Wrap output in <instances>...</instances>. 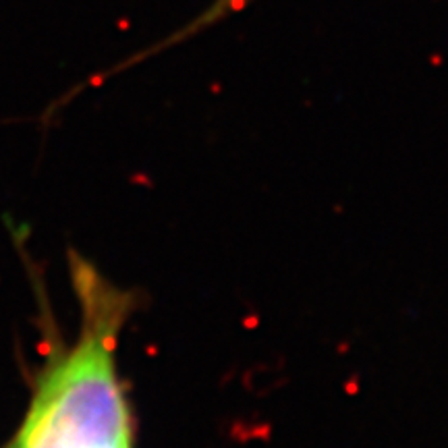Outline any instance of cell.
<instances>
[{
	"label": "cell",
	"instance_id": "2",
	"mask_svg": "<svg viewBox=\"0 0 448 448\" xmlns=\"http://www.w3.org/2000/svg\"><path fill=\"white\" fill-rule=\"evenodd\" d=\"M249 0H214L212 6L203 12L201 21L199 23H214L216 19L220 17H226L228 12H234L239 10L241 6H245Z\"/></svg>",
	"mask_w": 448,
	"mask_h": 448
},
{
	"label": "cell",
	"instance_id": "3",
	"mask_svg": "<svg viewBox=\"0 0 448 448\" xmlns=\"http://www.w3.org/2000/svg\"><path fill=\"white\" fill-rule=\"evenodd\" d=\"M6 448H8V446H6Z\"/></svg>",
	"mask_w": 448,
	"mask_h": 448
},
{
	"label": "cell",
	"instance_id": "1",
	"mask_svg": "<svg viewBox=\"0 0 448 448\" xmlns=\"http://www.w3.org/2000/svg\"><path fill=\"white\" fill-rule=\"evenodd\" d=\"M71 278L81 309L77 336L39 369L8 448H102L135 438L116 361L131 297L83 259L71 263Z\"/></svg>",
	"mask_w": 448,
	"mask_h": 448
}]
</instances>
